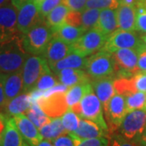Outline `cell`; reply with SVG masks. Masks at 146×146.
Masks as SVG:
<instances>
[{"label": "cell", "mask_w": 146, "mask_h": 146, "mask_svg": "<svg viewBox=\"0 0 146 146\" xmlns=\"http://www.w3.org/2000/svg\"><path fill=\"white\" fill-rule=\"evenodd\" d=\"M23 36L20 35L11 42L0 46V72L10 74L21 71L30 54L23 46Z\"/></svg>", "instance_id": "6da1fadb"}, {"label": "cell", "mask_w": 146, "mask_h": 146, "mask_svg": "<svg viewBox=\"0 0 146 146\" xmlns=\"http://www.w3.org/2000/svg\"><path fill=\"white\" fill-rule=\"evenodd\" d=\"M81 118L93 121L104 130L109 131V127L104 117L102 104L94 91L87 94L78 104L70 108Z\"/></svg>", "instance_id": "7a4b0ae2"}, {"label": "cell", "mask_w": 146, "mask_h": 146, "mask_svg": "<svg viewBox=\"0 0 146 146\" xmlns=\"http://www.w3.org/2000/svg\"><path fill=\"white\" fill-rule=\"evenodd\" d=\"M53 36V29L44 21L24 35L23 46L29 54L42 55Z\"/></svg>", "instance_id": "3957f363"}, {"label": "cell", "mask_w": 146, "mask_h": 146, "mask_svg": "<svg viewBox=\"0 0 146 146\" xmlns=\"http://www.w3.org/2000/svg\"><path fill=\"white\" fill-rule=\"evenodd\" d=\"M84 69L91 80L114 76L115 66L112 53L102 50L90 55L87 58Z\"/></svg>", "instance_id": "277c9868"}, {"label": "cell", "mask_w": 146, "mask_h": 146, "mask_svg": "<svg viewBox=\"0 0 146 146\" xmlns=\"http://www.w3.org/2000/svg\"><path fill=\"white\" fill-rule=\"evenodd\" d=\"M18 9L11 2L0 7V46L22 35L17 25Z\"/></svg>", "instance_id": "5b68a950"}, {"label": "cell", "mask_w": 146, "mask_h": 146, "mask_svg": "<svg viewBox=\"0 0 146 146\" xmlns=\"http://www.w3.org/2000/svg\"><path fill=\"white\" fill-rule=\"evenodd\" d=\"M49 71L50 68L44 56L29 54L22 68L25 92L33 90L40 77Z\"/></svg>", "instance_id": "8992f818"}, {"label": "cell", "mask_w": 146, "mask_h": 146, "mask_svg": "<svg viewBox=\"0 0 146 146\" xmlns=\"http://www.w3.org/2000/svg\"><path fill=\"white\" fill-rule=\"evenodd\" d=\"M145 129L146 110H136L126 115L119 131L124 138L136 143Z\"/></svg>", "instance_id": "52a82bcc"}, {"label": "cell", "mask_w": 146, "mask_h": 146, "mask_svg": "<svg viewBox=\"0 0 146 146\" xmlns=\"http://www.w3.org/2000/svg\"><path fill=\"white\" fill-rule=\"evenodd\" d=\"M115 60V75L117 77H131L141 72L138 67L136 49H119L112 53Z\"/></svg>", "instance_id": "ba28073f"}, {"label": "cell", "mask_w": 146, "mask_h": 146, "mask_svg": "<svg viewBox=\"0 0 146 146\" xmlns=\"http://www.w3.org/2000/svg\"><path fill=\"white\" fill-rule=\"evenodd\" d=\"M107 38L98 29L88 30L77 42L72 44L73 52L82 57L90 56L103 49Z\"/></svg>", "instance_id": "9c48e42d"}, {"label": "cell", "mask_w": 146, "mask_h": 146, "mask_svg": "<svg viewBox=\"0 0 146 146\" xmlns=\"http://www.w3.org/2000/svg\"><path fill=\"white\" fill-rule=\"evenodd\" d=\"M42 21L44 20L40 14L39 7L33 0H28L18 9V29L23 35L26 34L33 27L36 26Z\"/></svg>", "instance_id": "30bf717a"}, {"label": "cell", "mask_w": 146, "mask_h": 146, "mask_svg": "<svg viewBox=\"0 0 146 146\" xmlns=\"http://www.w3.org/2000/svg\"><path fill=\"white\" fill-rule=\"evenodd\" d=\"M143 41L133 31H124L117 29L107 38L103 50L113 53L119 49H136Z\"/></svg>", "instance_id": "8fae6325"}, {"label": "cell", "mask_w": 146, "mask_h": 146, "mask_svg": "<svg viewBox=\"0 0 146 146\" xmlns=\"http://www.w3.org/2000/svg\"><path fill=\"white\" fill-rule=\"evenodd\" d=\"M104 112L110 131L118 130L127 114L125 97L121 94H115L110 99L108 107Z\"/></svg>", "instance_id": "7c38bea8"}, {"label": "cell", "mask_w": 146, "mask_h": 146, "mask_svg": "<svg viewBox=\"0 0 146 146\" xmlns=\"http://www.w3.org/2000/svg\"><path fill=\"white\" fill-rule=\"evenodd\" d=\"M36 102L51 119L61 117L69 109L65 93H54L47 96H42Z\"/></svg>", "instance_id": "4fadbf2b"}, {"label": "cell", "mask_w": 146, "mask_h": 146, "mask_svg": "<svg viewBox=\"0 0 146 146\" xmlns=\"http://www.w3.org/2000/svg\"><path fill=\"white\" fill-rule=\"evenodd\" d=\"M100 13L101 10L95 8H86L81 11H70L66 23L74 26L81 27L88 31L93 29H97Z\"/></svg>", "instance_id": "5bb4252c"}, {"label": "cell", "mask_w": 146, "mask_h": 146, "mask_svg": "<svg viewBox=\"0 0 146 146\" xmlns=\"http://www.w3.org/2000/svg\"><path fill=\"white\" fill-rule=\"evenodd\" d=\"M21 136L30 146H37L43 140L42 134L35 124L25 114L16 115L12 117Z\"/></svg>", "instance_id": "9a60e30c"}, {"label": "cell", "mask_w": 146, "mask_h": 146, "mask_svg": "<svg viewBox=\"0 0 146 146\" xmlns=\"http://www.w3.org/2000/svg\"><path fill=\"white\" fill-rule=\"evenodd\" d=\"M72 52V45L63 42L54 35L42 56L45 57L49 64H51L63 59Z\"/></svg>", "instance_id": "2e32d148"}, {"label": "cell", "mask_w": 146, "mask_h": 146, "mask_svg": "<svg viewBox=\"0 0 146 146\" xmlns=\"http://www.w3.org/2000/svg\"><path fill=\"white\" fill-rule=\"evenodd\" d=\"M73 139L87 140L100 137H109V131L104 130L96 123L89 119H80L78 128L73 133L69 134Z\"/></svg>", "instance_id": "e0dca14e"}, {"label": "cell", "mask_w": 146, "mask_h": 146, "mask_svg": "<svg viewBox=\"0 0 146 146\" xmlns=\"http://www.w3.org/2000/svg\"><path fill=\"white\" fill-rule=\"evenodd\" d=\"M115 77H106L98 80H91L90 83L93 86L94 93L101 101L104 111L107 109L110 101L116 93L114 87Z\"/></svg>", "instance_id": "ac0fdd59"}, {"label": "cell", "mask_w": 146, "mask_h": 146, "mask_svg": "<svg viewBox=\"0 0 146 146\" xmlns=\"http://www.w3.org/2000/svg\"><path fill=\"white\" fill-rule=\"evenodd\" d=\"M2 80L4 87L7 103L25 92L22 70L10 74H3Z\"/></svg>", "instance_id": "d6986e66"}, {"label": "cell", "mask_w": 146, "mask_h": 146, "mask_svg": "<svg viewBox=\"0 0 146 146\" xmlns=\"http://www.w3.org/2000/svg\"><path fill=\"white\" fill-rule=\"evenodd\" d=\"M54 74L58 81L68 87L91 81L87 72L78 68H65Z\"/></svg>", "instance_id": "ffe728a7"}, {"label": "cell", "mask_w": 146, "mask_h": 146, "mask_svg": "<svg viewBox=\"0 0 146 146\" xmlns=\"http://www.w3.org/2000/svg\"><path fill=\"white\" fill-rule=\"evenodd\" d=\"M116 15L119 29L124 31L136 30V5L120 4L119 7L116 9Z\"/></svg>", "instance_id": "44dd1931"}, {"label": "cell", "mask_w": 146, "mask_h": 146, "mask_svg": "<svg viewBox=\"0 0 146 146\" xmlns=\"http://www.w3.org/2000/svg\"><path fill=\"white\" fill-rule=\"evenodd\" d=\"M33 102L30 93L24 92L13 99L7 102L3 110L7 116L13 117L16 115L25 114L28 110L31 107Z\"/></svg>", "instance_id": "7402d4cb"}, {"label": "cell", "mask_w": 146, "mask_h": 146, "mask_svg": "<svg viewBox=\"0 0 146 146\" xmlns=\"http://www.w3.org/2000/svg\"><path fill=\"white\" fill-rule=\"evenodd\" d=\"M1 146H30L18 131L12 117H9L2 136Z\"/></svg>", "instance_id": "603a6c76"}, {"label": "cell", "mask_w": 146, "mask_h": 146, "mask_svg": "<svg viewBox=\"0 0 146 146\" xmlns=\"http://www.w3.org/2000/svg\"><path fill=\"white\" fill-rule=\"evenodd\" d=\"M97 29H99L107 37H109L112 33L119 29L116 9L101 10Z\"/></svg>", "instance_id": "cb8c5ba5"}, {"label": "cell", "mask_w": 146, "mask_h": 146, "mask_svg": "<svg viewBox=\"0 0 146 146\" xmlns=\"http://www.w3.org/2000/svg\"><path fill=\"white\" fill-rule=\"evenodd\" d=\"M86 32L87 30L81 27L74 26L68 23H64L54 30V35L63 40V42L72 45L77 42Z\"/></svg>", "instance_id": "d4e9b609"}, {"label": "cell", "mask_w": 146, "mask_h": 146, "mask_svg": "<svg viewBox=\"0 0 146 146\" xmlns=\"http://www.w3.org/2000/svg\"><path fill=\"white\" fill-rule=\"evenodd\" d=\"M86 61H87L86 57H82L77 54L72 52L56 63L49 64V66L53 72L55 73L65 68L84 69L86 65Z\"/></svg>", "instance_id": "484cf974"}, {"label": "cell", "mask_w": 146, "mask_h": 146, "mask_svg": "<svg viewBox=\"0 0 146 146\" xmlns=\"http://www.w3.org/2000/svg\"><path fill=\"white\" fill-rule=\"evenodd\" d=\"M92 91H94V89L90 82L78 84L74 86L69 87L68 91L65 93L68 107L71 108L73 106L78 104L86 94Z\"/></svg>", "instance_id": "4316f807"}, {"label": "cell", "mask_w": 146, "mask_h": 146, "mask_svg": "<svg viewBox=\"0 0 146 146\" xmlns=\"http://www.w3.org/2000/svg\"><path fill=\"white\" fill-rule=\"evenodd\" d=\"M39 131L42 134L43 139L52 142L55 139H57L58 137L68 134L63 127L62 119L60 117L51 119L50 123H48L47 124L41 127Z\"/></svg>", "instance_id": "83f0119b"}, {"label": "cell", "mask_w": 146, "mask_h": 146, "mask_svg": "<svg viewBox=\"0 0 146 146\" xmlns=\"http://www.w3.org/2000/svg\"><path fill=\"white\" fill-rule=\"evenodd\" d=\"M69 12L70 9L64 3H61L48 14L44 21L54 31L64 23H66Z\"/></svg>", "instance_id": "f1b7e54d"}, {"label": "cell", "mask_w": 146, "mask_h": 146, "mask_svg": "<svg viewBox=\"0 0 146 146\" xmlns=\"http://www.w3.org/2000/svg\"><path fill=\"white\" fill-rule=\"evenodd\" d=\"M25 114L38 129H40L48 123H50L51 120V118H50L42 110V108L39 106V105L36 103V102H33L31 107L28 110Z\"/></svg>", "instance_id": "f546056e"}, {"label": "cell", "mask_w": 146, "mask_h": 146, "mask_svg": "<svg viewBox=\"0 0 146 146\" xmlns=\"http://www.w3.org/2000/svg\"><path fill=\"white\" fill-rule=\"evenodd\" d=\"M125 101L127 113L136 110H145L146 93L136 91L135 93L127 95L125 97Z\"/></svg>", "instance_id": "4dcf8cb0"}, {"label": "cell", "mask_w": 146, "mask_h": 146, "mask_svg": "<svg viewBox=\"0 0 146 146\" xmlns=\"http://www.w3.org/2000/svg\"><path fill=\"white\" fill-rule=\"evenodd\" d=\"M114 87L116 94L126 97L128 94L137 91L135 86L133 76L131 77H116L114 79Z\"/></svg>", "instance_id": "1f68e13d"}, {"label": "cell", "mask_w": 146, "mask_h": 146, "mask_svg": "<svg viewBox=\"0 0 146 146\" xmlns=\"http://www.w3.org/2000/svg\"><path fill=\"white\" fill-rule=\"evenodd\" d=\"M80 117L70 108L61 116L63 125L68 134L75 132L78 128Z\"/></svg>", "instance_id": "d6a6232c"}, {"label": "cell", "mask_w": 146, "mask_h": 146, "mask_svg": "<svg viewBox=\"0 0 146 146\" xmlns=\"http://www.w3.org/2000/svg\"><path fill=\"white\" fill-rule=\"evenodd\" d=\"M57 80V77H54L53 76L51 70H50L49 72L44 73L40 77V79L37 80V82L35 84L33 89H37V90L45 92V91L53 88L54 86H55L58 84L60 83Z\"/></svg>", "instance_id": "836d02e7"}, {"label": "cell", "mask_w": 146, "mask_h": 146, "mask_svg": "<svg viewBox=\"0 0 146 146\" xmlns=\"http://www.w3.org/2000/svg\"><path fill=\"white\" fill-rule=\"evenodd\" d=\"M136 31L146 33V5L142 2L136 1Z\"/></svg>", "instance_id": "e575fe53"}, {"label": "cell", "mask_w": 146, "mask_h": 146, "mask_svg": "<svg viewBox=\"0 0 146 146\" xmlns=\"http://www.w3.org/2000/svg\"><path fill=\"white\" fill-rule=\"evenodd\" d=\"M120 3L119 0H88L85 5V9H117Z\"/></svg>", "instance_id": "d590c367"}, {"label": "cell", "mask_w": 146, "mask_h": 146, "mask_svg": "<svg viewBox=\"0 0 146 146\" xmlns=\"http://www.w3.org/2000/svg\"><path fill=\"white\" fill-rule=\"evenodd\" d=\"M73 139V138H72ZM75 146H108L109 138L107 137H100L87 140H79L73 139Z\"/></svg>", "instance_id": "8d00e7d4"}, {"label": "cell", "mask_w": 146, "mask_h": 146, "mask_svg": "<svg viewBox=\"0 0 146 146\" xmlns=\"http://www.w3.org/2000/svg\"><path fill=\"white\" fill-rule=\"evenodd\" d=\"M62 3V0H44L39 6L40 14L43 20L46 19L48 14Z\"/></svg>", "instance_id": "74e56055"}, {"label": "cell", "mask_w": 146, "mask_h": 146, "mask_svg": "<svg viewBox=\"0 0 146 146\" xmlns=\"http://www.w3.org/2000/svg\"><path fill=\"white\" fill-rule=\"evenodd\" d=\"M108 146H139L134 141H129L119 134H114L110 138Z\"/></svg>", "instance_id": "f35d334b"}, {"label": "cell", "mask_w": 146, "mask_h": 146, "mask_svg": "<svg viewBox=\"0 0 146 146\" xmlns=\"http://www.w3.org/2000/svg\"><path fill=\"white\" fill-rule=\"evenodd\" d=\"M138 54V67L141 72H146V44L143 42L136 48Z\"/></svg>", "instance_id": "ab89813d"}, {"label": "cell", "mask_w": 146, "mask_h": 146, "mask_svg": "<svg viewBox=\"0 0 146 146\" xmlns=\"http://www.w3.org/2000/svg\"><path fill=\"white\" fill-rule=\"evenodd\" d=\"M88 0H62V3L68 7L70 11H81L85 9V5Z\"/></svg>", "instance_id": "60d3db41"}, {"label": "cell", "mask_w": 146, "mask_h": 146, "mask_svg": "<svg viewBox=\"0 0 146 146\" xmlns=\"http://www.w3.org/2000/svg\"><path fill=\"white\" fill-rule=\"evenodd\" d=\"M133 78L137 91L146 93V72H140L133 76Z\"/></svg>", "instance_id": "b9f144b4"}, {"label": "cell", "mask_w": 146, "mask_h": 146, "mask_svg": "<svg viewBox=\"0 0 146 146\" xmlns=\"http://www.w3.org/2000/svg\"><path fill=\"white\" fill-rule=\"evenodd\" d=\"M54 146H75L74 140L69 134L63 135L53 141Z\"/></svg>", "instance_id": "7bdbcfd3"}, {"label": "cell", "mask_w": 146, "mask_h": 146, "mask_svg": "<svg viewBox=\"0 0 146 146\" xmlns=\"http://www.w3.org/2000/svg\"><path fill=\"white\" fill-rule=\"evenodd\" d=\"M2 75H0V109H4L7 105V99H6L3 83L2 80Z\"/></svg>", "instance_id": "ee69618b"}, {"label": "cell", "mask_w": 146, "mask_h": 146, "mask_svg": "<svg viewBox=\"0 0 146 146\" xmlns=\"http://www.w3.org/2000/svg\"><path fill=\"white\" fill-rule=\"evenodd\" d=\"M8 118H9L8 116L0 113V137L3 136V134L4 132Z\"/></svg>", "instance_id": "f6af8a7d"}, {"label": "cell", "mask_w": 146, "mask_h": 146, "mask_svg": "<svg viewBox=\"0 0 146 146\" xmlns=\"http://www.w3.org/2000/svg\"><path fill=\"white\" fill-rule=\"evenodd\" d=\"M136 143L138 144L139 146H146V129L142 133V135L139 138V140H138V141Z\"/></svg>", "instance_id": "bcb514c9"}, {"label": "cell", "mask_w": 146, "mask_h": 146, "mask_svg": "<svg viewBox=\"0 0 146 146\" xmlns=\"http://www.w3.org/2000/svg\"><path fill=\"white\" fill-rule=\"evenodd\" d=\"M27 1L28 0H11V2L13 3V5L15 6L17 9H19L25 3H26Z\"/></svg>", "instance_id": "7dc6e473"}, {"label": "cell", "mask_w": 146, "mask_h": 146, "mask_svg": "<svg viewBox=\"0 0 146 146\" xmlns=\"http://www.w3.org/2000/svg\"><path fill=\"white\" fill-rule=\"evenodd\" d=\"M137 0H119L120 4L126 5H136Z\"/></svg>", "instance_id": "c3c4849f"}, {"label": "cell", "mask_w": 146, "mask_h": 146, "mask_svg": "<svg viewBox=\"0 0 146 146\" xmlns=\"http://www.w3.org/2000/svg\"><path fill=\"white\" fill-rule=\"evenodd\" d=\"M37 146H54V144H53L52 141L43 139V140L40 142V144H39Z\"/></svg>", "instance_id": "681fc988"}, {"label": "cell", "mask_w": 146, "mask_h": 146, "mask_svg": "<svg viewBox=\"0 0 146 146\" xmlns=\"http://www.w3.org/2000/svg\"><path fill=\"white\" fill-rule=\"evenodd\" d=\"M11 0H0V7L3 5H4L6 4L7 3H8V2H10Z\"/></svg>", "instance_id": "f907efd6"}, {"label": "cell", "mask_w": 146, "mask_h": 146, "mask_svg": "<svg viewBox=\"0 0 146 146\" xmlns=\"http://www.w3.org/2000/svg\"><path fill=\"white\" fill-rule=\"evenodd\" d=\"M43 1H44V0H33V2H34V3H36V5L38 6V7L40 6V4L42 3Z\"/></svg>", "instance_id": "816d5d0a"}, {"label": "cell", "mask_w": 146, "mask_h": 146, "mask_svg": "<svg viewBox=\"0 0 146 146\" xmlns=\"http://www.w3.org/2000/svg\"><path fill=\"white\" fill-rule=\"evenodd\" d=\"M141 39H142V41H143V42H145V43L146 44V35L145 36H141Z\"/></svg>", "instance_id": "f5cc1de1"}, {"label": "cell", "mask_w": 146, "mask_h": 146, "mask_svg": "<svg viewBox=\"0 0 146 146\" xmlns=\"http://www.w3.org/2000/svg\"><path fill=\"white\" fill-rule=\"evenodd\" d=\"M137 1H140V2H142L144 4H145L146 5V0H137Z\"/></svg>", "instance_id": "db71d44e"}, {"label": "cell", "mask_w": 146, "mask_h": 146, "mask_svg": "<svg viewBox=\"0 0 146 146\" xmlns=\"http://www.w3.org/2000/svg\"><path fill=\"white\" fill-rule=\"evenodd\" d=\"M1 143H2V137H0V146H1Z\"/></svg>", "instance_id": "11a10c76"}, {"label": "cell", "mask_w": 146, "mask_h": 146, "mask_svg": "<svg viewBox=\"0 0 146 146\" xmlns=\"http://www.w3.org/2000/svg\"><path fill=\"white\" fill-rule=\"evenodd\" d=\"M0 75H2V74H1V72H0Z\"/></svg>", "instance_id": "9f6ffc18"}, {"label": "cell", "mask_w": 146, "mask_h": 146, "mask_svg": "<svg viewBox=\"0 0 146 146\" xmlns=\"http://www.w3.org/2000/svg\"><path fill=\"white\" fill-rule=\"evenodd\" d=\"M145 110H146V108H145Z\"/></svg>", "instance_id": "6f0895ef"}, {"label": "cell", "mask_w": 146, "mask_h": 146, "mask_svg": "<svg viewBox=\"0 0 146 146\" xmlns=\"http://www.w3.org/2000/svg\"></svg>", "instance_id": "680465c9"}]
</instances>
